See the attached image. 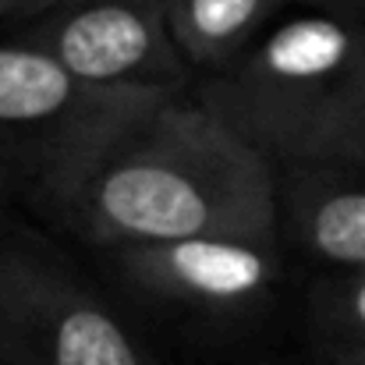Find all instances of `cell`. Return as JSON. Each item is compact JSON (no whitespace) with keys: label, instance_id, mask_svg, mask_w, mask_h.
Segmentation results:
<instances>
[{"label":"cell","instance_id":"obj_10","mask_svg":"<svg viewBox=\"0 0 365 365\" xmlns=\"http://www.w3.org/2000/svg\"><path fill=\"white\" fill-rule=\"evenodd\" d=\"M298 4L316 7V11H330V14H341V18L365 21V0H298Z\"/></svg>","mask_w":365,"mask_h":365},{"label":"cell","instance_id":"obj_3","mask_svg":"<svg viewBox=\"0 0 365 365\" xmlns=\"http://www.w3.org/2000/svg\"><path fill=\"white\" fill-rule=\"evenodd\" d=\"M167 100L178 96L86 82L18 32L0 36V170L32 199L110 131Z\"/></svg>","mask_w":365,"mask_h":365},{"label":"cell","instance_id":"obj_11","mask_svg":"<svg viewBox=\"0 0 365 365\" xmlns=\"http://www.w3.org/2000/svg\"><path fill=\"white\" fill-rule=\"evenodd\" d=\"M11 4H14V21H29V18H39L68 0H11Z\"/></svg>","mask_w":365,"mask_h":365},{"label":"cell","instance_id":"obj_7","mask_svg":"<svg viewBox=\"0 0 365 365\" xmlns=\"http://www.w3.org/2000/svg\"><path fill=\"white\" fill-rule=\"evenodd\" d=\"M280 242L334 269H365V167L277 170Z\"/></svg>","mask_w":365,"mask_h":365},{"label":"cell","instance_id":"obj_9","mask_svg":"<svg viewBox=\"0 0 365 365\" xmlns=\"http://www.w3.org/2000/svg\"><path fill=\"white\" fill-rule=\"evenodd\" d=\"M312 323L327 365H365V269H341L316 291Z\"/></svg>","mask_w":365,"mask_h":365},{"label":"cell","instance_id":"obj_6","mask_svg":"<svg viewBox=\"0 0 365 365\" xmlns=\"http://www.w3.org/2000/svg\"><path fill=\"white\" fill-rule=\"evenodd\" d=\"M110 269L138 294L167 305L231 312L262 298L280 273V242L185 238L107 248Z\"/></svg>","mask_w":365,"mask_h":365},{"label":"cell","instance_id":"obj_5","mask_svg":"<svg viewBox=\"0 0 365 365\" xmlns=\"http://www.w3.org/2000/svg\"><path fill=\"white\" fill-rule=\"evenodd\" d=\"M18 36L107 89L192 96L199 86L170 36L163 0H68L21 21Z\"/></svg>","mask_w":365,"mask_h":365},{"label":"cell","instance_id":"obj_8","mask_svg":"<svg viewBox=\"0 0 365 365\" xmlns=\"http://www.w3.org/2000/svg\"><path fill=\"white\" fill-rule=\"evenodd\" d=\"M294 4L298 0H163L170 36L199 82L231 68Z\"/></svg>","mask_w":365,"mask_h":365},{"label":"cell","instance_id":"obj_12","mask_svg":"<svg viewBox=\"0 0 365 365\" xmlns=\"http://www.w3.org/2000/svg\"><path fill=\"white\" fill-rule=\"evenodd\" d=\"M4 21H14V4L11 0H0V25Z\"/></svg>","mask_w":365,"mask_h":365},{"label":"cell","instance_id":"obj_4","mask_svg":"<svg viewBox=\"0 0 365 365\" xmlns=\"http://www.w3.org/2000/svg\"><path fill=\"white\" fill-rule=\"evenodd\" d=\"M0 365H149L100 298L36 245L0 238Z\"/></svg>","mask_w":365,"mask_h":365},{"label":"cell","instance_id":"obj_2","mask_svg":"<svg viewBox=\"0 0 365 365\" xmlns=\"http://www.w3.org/2000/svg\"><path fill=\"white\" fill-rule=\"evenodd\" d=\"M195 100L284 167H365V21L294 4Z\"/></svg>","mask_w":365,"mask_h":365},{"label":"cell","instance_id":"obj_13","mask_svg":"<svg viewBox=\"0 0 365 365\" xmlns=\"http://www.w3.org/2000/svg\"><path fill=\"white\" fill-rule=\"evenodd\" d=\"M7 188H14V181H11V178H7V174L0 170V199L7 195Z\"/></svg>","mask_w":365,"mask_h":365},{"label":"cell","instance_id":"obj_1","mask_svg":"<svg viewBox=\"0 0 365 365\" xmlns=\"http://www.w3.org/2000/svg\"><path fill=\"white\" fill-rule=\"evenodd\" d=\"M32 206L103 252L185 238L280 242L273 163L195 93L110 131Z\"/></svg>","mask_w":365,"mask_h":365}]
</instances>
